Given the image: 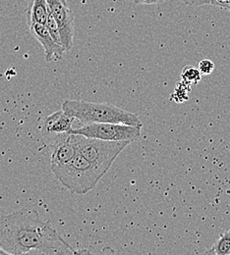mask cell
<instances>
[{
	"mask_svg": "<svg viewBox=\"0 0 230 255\" xmlns=\"http://www.w3.org/2000/svg\"><path fill=\"white\" fill-rule=\"evenodd\" d=\"M74 118L67 115L61 109L51 115L47 116L43 123V129L49 133H62L69 132L72 128Z\"/></svg>",
	"mask_w": 230,
	"mask_h": 255,
	"instance_id": "cell-9",
	"label": "cell"
},
{
	"mask_svg": "<svg viewBox=\"0 0 230 255\" xmlns=\"http://www.w3.org/2000/svg\"><path fill=\"white\" fill-rule=\"evenodd\" d=\"M29 27L33 37L41 44L44 49L45 60L47 62L61 60L65 50L60 44H57L53 40L46 27L42 24H33Z\"/></svg>",
	"mask_w": 230,
	"mask_h": 255,
	"instance_id": "cell-8",
	"label": "cell"
},
{
	"mask_svg": "<svg viewBox=\"0 0 230 255\" xmlns=\"http://www.w3.org/2000/svg\"><path fill=\"white\" fill-rule=\"evenodd\" d=\"M46 0H31L27 8V19L29 26L33 24L44 25L48 16Z\"/></svg>",
	"mask_w": 230,
	"mask_h": 255,
	"instance_id": "cell-10",
	"label": "cell"
},
{
	"mask_svg": "<svg viewBox=\"0 0 230 255\" xmlns=\"http://www.w3.org/2000/svg\"><path fill=\"white\" fill-rule=\"evenodd\" d=\"M135 4L138 5H153V4H161L164 3L166 0H133Z\"/></svg>",
	"mask_w": 230,
	"mask_h": 255,
	"instance_id": "cell-18",
	"label": "cell"
},
{
	"mask_svg": "<svg viewBox=\"0 0 230 255\" xmlns=\"http://www.w3.org/2000/svg\"><path fill=\"white\" fill-rule=\"evenodd\" d=\"M215 63L210 59H203L199 62L198 70L201 75H211L215 70Z\"/></svg>",
	"mask_w": 230,
	"mask_h": 255,
	"instance_id": "cell-15",
	"label": "cell"
},
{
	"mask_svg": "<svg viewBox=\"0 0 230 255\" xmlns=\"http://www.w3.org/2000/svg\"><path fill=\"white\" fill-rule=\"evenodd\" d=\"M62 110L67 115L79 120L81 123H120L142 128L140 118L129 111L109 103L89 102L83 100H65Z\"/></svg>",
	"mask_w": 230,
	"mask_h": 255,
	"instance_id": "cell-2",
	"label": "cell"
},
{
	"mask_svg": "<svg viewBox=\"0 0 230 255\" xmlns=\"http://www.w3.org/2000/svg\"><path fill=\"white\" fill-rule=\"evenodd\" d=\"M207 255H230V229L221 235L220 239L206 252Z\"/></svg>",
	"mask_w": 230,
	"mask_h": 255,
	"instance_id": "cell-11",
	"label": "cell"
},
{
	"mask_svg": "<svg viewBox=\"0 0 230 255\" xmlns=\"http://www.w3.org/2000/svg\"><path fill=\"white\" fill-rule=\"evenodd\" d=\"M50 168L63 187L77 194H85L93 190L106 174L78 153L64 164Z\"/></svg>",
	"mask_w": 230,
	"mask_h": 255,
	"instance_id": "cell-3",
	"label": "cell"
},
{
	"mask_svg": "<svg viewBox=\"0 0 230 255\" xmlns=\"http://www.w3.org/2000/svg\"><path fill=\"white\" fill-rule=\"evenodd\" d=\"M191 90V86L180 81L174 89L173 94L171 95V99L177 103H182L188 100V93Z\"/></svg>",
	"mask_w": 230,
	"mask_h": 255,
	"instance_id": "cell-13",
	"label": "cell"
},
{
	"mask_svg": "<svg viewBox=\"0 0 230 255\" xmlns=\"http://www.w3.org/2000/svg\"><path fill=\"white\" fill-rule=\"evenodd\" d=\"M0 249L6 255H68L75 251L48 221L30 208L0 217Z\"/></svg>",
	"mask_w": 230,
	"mask_h": 255,
	"instance_id": "cell-1",
	"label": "cell"
},
{
	"mask_svg": "<svg viewBox=\"0 0 230 255\" xmlns=\"http://www.w3.org/2000/svg\"><path fill=\"white\" fill-rule=\"evenodd\" d=\"M141 129L142 128L120 123H89L77 128H72L69 132L102 140L133 142L141 137Z\"/></svg>",
	"mask_w": 230,
	"mask_h": 255,
	"instance_id": "cell-5",
	"label": "cell"
},
{
	"mask_svg": "<svg viewBox=\"0 0 230 255\" xmlns=\"http://www.w3.org/2000/svg\"><path fill=\"white\" fill-rule=\"evenodd\" d=\"M183 3L191 6H203V5H209V0H180Z\"/></svg>",
	"mask_w": 230,
	"mask_h": 255,
	"instance_id": "cell-17",
	"label": "cell"
},
{
	"mask_svg": "<svg viewBox=\"0 0 230 255\" xmlns=\"http://www.w3.org/2000/svg\"><path fill=\"white\" fill-rule=\"evenodd\" d=\"M51 159L50 166L62 165L72 159L77 152L76 134L71 132L58 133L50 144Z\"/></svg>",
	"mask_w": 230,
	"mask_h": 255,
	"instance_id": "cell-7",
	"label": "cell"
},
{
	"mask_svg": "<svg viewBox=\"0 0 230 255\" xmlns=\"http://www.w3.org/2000/svg\"><path fill=\"white\" fill-rule=\"evenodd\" d=\"M48 9L54 17L61 38V45L66 51L73 47L74 42V15L66 0H46Z\"/></svg>",
	"mask_w": 230,
	"mask_h": 255,
	"instance_id": "cell-6",
	"label": "cell"
},
{
	"mask_svg": "<svg viewBox=\"0 0 230 255\" xmlns=\"http://www.w3.org/2000/svg\"><path fill=\"white\" fill-rule=\"evenodd\" d=\"M202 75L198 68L194 66H186L181 73V81L189 86L191 85H197L199 82H201Z\"/></svg>",
	"mask_w": 230,
	"mask_h": 255,
	"instance_id": "cell-12",
	"label": "cell"
},
{
	"mask_svg": "<svg viewBox=\"0 0 230 255\" xmlns=\"http://www.w3.org/2000/svg\"><path fill=\"white\" fill-rule=\"evenodd\" d=\"M49 10V9H48ZM44 26L46 27L47 31L49 32V34L51 35V37L53 38V40L57 43L61 45V38H60V33H59V29L57 26V23L54 19V17L52 16V14L50 13V11H48V16L46 19V22L44 24ZM62 46V45H61Z\"/></svg>",
	"mask_w": 230,
	"mask_h": 255,
	"instance_id": "cell-14",
	"label": "cell"
},
{
	"mask_svg": "<svg viewBox=\"0 0 230 255\" xmlns=\"http://www.w3.org/2000/svg\"><path fill=\"white\" fill-rule=\"evenodd\" d=\"M77 152L91 164L107 173L129 141H109L76 134Z\"/></svg>",
	"mask_w": 230,
	"mask_h": 255,
	"instance_id": "cell-4",
	"label": "cell"
},
{
	"mask_svg": "<svg viewBox=\"0 0 230 255\" xmlns=\"http://www.w3.org/2000/svg\"><path fill=\"white\" fill-rule=\"evenodd\" d=\"M209 5H213L230 12V0H209Z\"/></svg>",
	"mask_w": 230,
	"mask_h": 255,
	"instance_id": "cell-16",
	"label": "cell"
},
{
	"mask_svg": "<svg viewBox=\"0 0 230 255\" xmlns=\"http://www.w3.org/2000/svg\"><path fill=\"white\" fill-rule=\"evenodd\" d=\"M0 255H6V254H5V252H4V251H2V250L0 249Z\"/></svg>",
	"mask_w": 230,
	"mask_h": 255,
	"instance_id": "cell-19",
	"label": "cell"
}]
</instances>
